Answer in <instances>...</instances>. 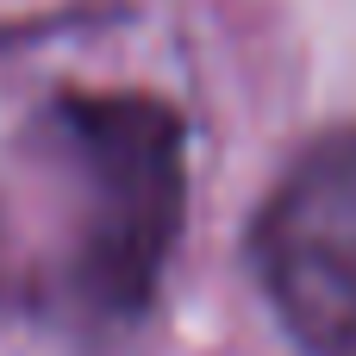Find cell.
<instances>
[{
  "instance_id": "cell-1",
  "label": "cell",
  "mask_w": 356,
  "mask_h": 356,
  "mask_svg": "<svg viewBox=\"0 0 356 356\" xmlns=\"http://www.w3.org/2000/svg\"><path fill=\"white\" fill-rule=\"evenodd\" d=\"M44 138L75 188V307L106 325L150 319L188 232V119L144 88H63Z\"/></svg>"
},
{
  "instance_id": "cell-2",
  "label": "cell",
  "mask_w": 356,
  "mask_h": 356,
  "mask_svg": "<svg viewBox=\"0 0 356 356\" xmlns=\"http://www.w3.org/2000/svg\"><path fill=\"white\" fill-rule=\"evenodd\" d=\"M244 263L300 356H356V125L294 150L244 232Z\"/></svg>"
},
{
  "instance_id": "cell-3",
  "label": "cell",
  "mask_w": 356,
  "mask_h": 356,
  "mask_svg": "<svg viewBox=\"0 0 356 356\" xmlns=\"http://www.w3.org/2000/svg\"><path fill=\"white\" fill-rule=\"evenodd\" d=\"M0 288H6V232H0Z\"/></svg>"
}]
</instances>
